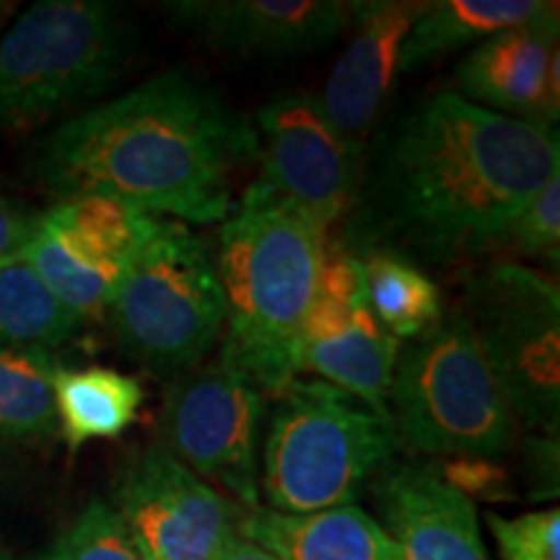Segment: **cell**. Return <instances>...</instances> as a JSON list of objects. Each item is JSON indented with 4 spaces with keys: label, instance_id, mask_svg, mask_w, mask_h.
Masks as SVG:
<instances>
[{
    "label": "cell",
    "instance_id": "obj_30",
    "mask_svg": "<svg viewBox=\"0 0 560 560\" xmlns=\"http://www.w3.org/2000/svg\"><path fill=\"white\" fill-rule=\"evenodd\" d=\"M215 560H278V558H272L268 550L247 540V537L240 535V529H236L234 535L223 542V548Z\"/></svg>",
    "mask_w": 560,
    "mask_h": 560
},
{
    "label": "cell",
    "instance_id": "obj_26",
    "mask_svg": "<svg viewBox=\"0 0 560 560\" xmlns=\"http://www.w3.org/2000/svg\"><path fill=\"white\" fill-rule=\"evenodd\" d=\"M501 560H560V511L542 509L520 516L486 514Z\"/></svg>",
    "mask_w": 560,
    "mask_h": 560
},
{
    "label": "cell",
    "instance_id": "obj_19",
    "mask_svg": "<svg viewBox=\"0 0 560 560\" xmlns=\"http://www.w3.org/2000/svg\"><path fill=\"white\" fill-rule=\"evenodd\" d=\"M52 395L58 429L70 452H79L94 439H117L136 423L143 408L140 382L107 366H58Z\"/></svg>",
    "mask_w": 560,
    "mask_h": 560
},
{
    "label": "cell",
    "instance_id": "obj_7",
    "mask_svg": "<svg viewBox=\"0 0 560 560\" xmlns=\"http://www.w3.org/2000/svg\"><path fill=\"white\" fill-rule=\"evenodd\" d=\"M136 30L104 0H42L0 37V128L50 120L125 73Z\"/></svg>",
    "mask_w": 560,
    "mask_h": 560
},
{
    "label": "cell",
    "instance_id": "obj_20",
    "mask_svg": "<svg viewBox=\"0 0 560 560\" xmlns=\"http://www.w3.org/2000/svg\"><path fill=\"white\" fill-rule=\"evenodd\" d=\"M548 0H436L425 3L405 37L400 75L486 42L511 26L527 24L550 9Z\"/></svg>",
    "mask_w": 560,
    "mask_h": 560
},
{
    "label": "cell",
    "instance_id": "obj_24",
    "mask_svg": "<svg viewBox=\"0 0 560 560\" xmlns=\"http://www.w3.org/2000/svg\"><path fill=\"white\" fill-rule=\"evenodd\" d=\"M45 560H143L107 501L91 499L75 522L62 532Z\"/></svg>",
    "mask_w": 560,
    "mask_h": 560
},
{
    "label": "cell",
    "instance_id": "obj_25",
    "mask_svg": "<svg viewBox=\"0 0 560 560\" xmlns=\"http://www.w3.org/2000/svg\"><path fill=\"white\" fill-rule=\"evenodd\" d=\"M495 249H509L511 255L542 260L558 268L560 260V172L527 200L520 213L503 229Z\"/></svg>",
    "mask_w": 560,
    "mask_h": 560
},
{
    "label": "cell",
    "instance_id": "obj_15",
    "mask_svg": "<svg viewBox=\"0 0 560 560\" xmlns=\"http://www.w3.org/2000/svg\"><path fill=\"white\" fill-rule=\"evenodd\" d=\"M182 30L229 55H310L348 32L353 0H174Z\"/></svg>",
    "mask_w": 560,
    "mask_h": 560
},
{
    "label": "cell",
    "instance_id": "obj_2",
    "mask_svg": "<svg viewBox=\"0 0 560 560\" xmlns=\"http://www.w3.org/2000/svg\"><path fill=\"white\" fill-rule=\"evenodd\" d=\"M257 159L255 125L172 68L62 122L39 145L34 177L60 200L100 195L153 219L221 226L236 174Z\"/></svg>",
    "mask_w": 560,
    "mask_h": 560
},
{
    "label": "cell",
    "instance_id": "obj_17",
    "mask_svg": "<svg viewBox=\"0 0 560 560\" xmlns=\"http://www.w3.org/2000/svg\"><path fill=\"white\" fill-rule=\"evenodd\" d=\"M369 488L376 522L402 560H490L475 503L446 486L431 462H389Z\"/></svg>",
    "mask_w": 560,
    "mask_h": 560
},
{
    "label": "cell",
    "instance_id": "obj_3",
    "mask_svg": "<svg viewBox=\"0 0 560 560\" xmlns=\"http://www.w3.org/2000/svg\"><path fill=\"white\" fill-rule=\"evenodd\" d=\"M327 260V236L262 177L219 231L226 296L221 363L276 397L299 376V342Z\"/></svg>",
    "mask_w": 560,
    "mask_h": 560
},
{
    "label": "cell",
    "instance_id": "obj_32",
    "mask_svg": "<svg viewBox=\"0 0 560 560\" xmlns=\"http://www.w3.org/2000/svg\"><path fill=\"white\" fill-rule=\"evenodd\" d=\"M13 11V3H0V21H3Z\"/></svg>",
    "mask_w": 560,
    "mask_h": 560
},
{
    "label": "cell",
    "instance_id": "obj_5",
    "mask_svg": "<svg viewBox=\"0 0 560 560\" xmlns=\"http://www.w3.org/2000/svg\"><path fill=\"white\" fill-rule=\"evenodd\" d=\"M389 420L402 446L439 459H499L520 439V420L459 310L400 346Z\"/></svg>",
    "mask_w": 560,
    "mask_h": 560
},
{
    "label": "cell",
    "instance_id": "obj_8",
    "mask_svg": "<svg viewBox=\"0 0 560 560\" xmlns=\"http://www.w3.org/2000/svg\"><path fill=\"white\" fill-rule=\"evenodd\" d=\"M465 314L520 425L558 436L560 291L522 262H490L465 278Z\"/></svg>",
    "mask_w": 560,
    "mask_h": 560
},
{
    "label": "cell",
    "instance_id": "obj_22",
    "mask_svg": "<svg viewBox=\"0 0 560 560\" xmlns=\"http://www.w3.org/2000/svg\"><path fill=\"white\" fill-rule=\"evenodd\" d=\"M55 371L52 350L0 348V441L32 444L55 436Z\"/></svg>",
    "mask_w": 560,
    "mask_h": 560
},
{
    "label": "cell",
    "instance_id": "obj_18",
    "mask_svg": "<svg viewBox=\"0 0 560 560\" xmlns=\"http://www.w3.org/2000/svg\"><path fill=\"white\" fill-rule=\"evenodd\" d=\"M236 529L278 560H402L376 516L359 506L314 514L255 509L240 516Z\"/></svg>",
    "mask_w": 560,
    "mask_h": 560
},
{
    "label": "cell",
    "instance_id": "obj_29",
    "mask_svg": "<svg viewBox=\"0 0 560 560\" xmlns=\"http://www.w3.org/2000/svg\"><path fill=\"white\" fill-rule=\"evenodd\" d=\"M39 215L42 213L0 198V268L24 260L26 249L37 234Z\"/></svg>",
    "mask_w": 560,
    "mask_h": 560
},
{
    "label": "cell",
    "instance_id": "obj_13",
    "mask_svg": "<svg viewBox=\"0 0 560 560\" xmlns=\"http://www.w3.org/2000/svg\"><path fill=\"white\" fill-rule=\"evenodd\" d=\"M112 509L143 560H215L240 527L234 503L159 446L125 470Z\"/></svg>",
    "mask_w": 560,
    "mask_h": 560
},
{
    "label": "cell",
    "instance_id": "obj_21",
    "mask_svg": "<svg viewBox=\"0 0 560 560\" xmlns=\"http://www.w3.org/2000/svg\"><path fill=\"white\" fill-rule=\"evenodd\" d=\"M363 299L374 319L397 340H416L444 317L439 285L418 268L387 249L361 252Z\"/></svg>",
    "mask_w": 560,
    "mask_h": 560
},
{
    "label": "cell",
    "instance_id": "obj_1",
    "mask_svg": "<svg viewBox=\"0 0 560 560\" xmlns=\"http://www.w3.org/2000/svg\"><path fill=\"white\" fill-rule=\"evenodd\" d=\"M558 172L556 130L444 91L382 140L359 187L353 226L366 252L450 268L493 252L509 221Z\"/></svg>",
    "mask_w": 560,
    "mask_h": 560
},
{
    "label": "cell",
    "instance_id": "obj_6",
    "mask_svg": "<svg viewBox=\"0 0 560 560\" xmlns=\"http://www.w3.org/2000/svg\"><path fill=\"white\" fill-rule=\"evenodd\" d=\"M104 317L125 353L159 380L200 369L226 327V296L208 244L185 223L156 219Z\"/></svg>",
    "mask_w": 560,
    "mask_h": 560
},
{
    "label": "cell",
    "instance_id": "obj_11",
    "mask_svg": "<svg viewBox=\"0 0 560 560\" xmlns=\"http://www.w3.org/2000/svg\"><path fill=\"white\" fill-rule=\"evenodd\" d=\"M402 342L384 330L363 299L353 252L327 249L299 342V376L314 374L389 418V387Z\"/></svg>",
    "mask_w": 560,
    "mask_h": 560
},
{
    "label": "cell",
    "instance_id": "obj_16",
    "mask_svg": "<svg viewBox=\"0 0 560 560\" xmlns=\"http://www.w3.org/2000/svg\"><path fill=\"white\" fill-rule=\"evenodd\" d=\"M423 9V0H353L348 45L317 100L332 128L361 153L400 75L405 37Z\"/></svg>",
    "mask_w": 560,
    "mask_h": 560
},
{
    "label": "cell",
    "instance_id": "obj_14",
    "mask_svg": "<svg viewBox=\"0 0 560 560\" xmlns=\"http://www.w3.org/2000/svg\"><path fill=\"white\" fill-rule=\"evenodd\" d=\"M560 5L480 42L454 70V94L475 107L556 130L560 115Z\"/></svg>",
    "mask_w": 560,
    "mask_h": 560
},
{
    "label": "cell",
    "instance_id": "obj_23",
    "mask_svg": "<svg viewBox=\"0 0 560 560\" xmlns=\"http://www.w3.org/2000/svg\"><path fill=\"white\" fill-rule=\"evenodd\" d=\"M26 260L0 268V348H58L81 330Z\"/></svg>",
    "mask_w": 560,
    "mask_h": 560
},
{
    "label": "cell",
    "instance_id": "obj_27",
    "mask_svg": "<svg viewBox=\"0 0 560 560\" xmlns=\"http://www.w3.org/2000/svg\"><path fill=\"white\" fill-rule=\"evenodd\" d=\"M433 472L467 501L503 503L514 501L506 467L488 457H441L431 462Z\"/></svg>",
    "mask_w": 560,
    "mask_h": 560
},
{
    "label": "cell",
    "instance_id": "obj_31",
    "mask_svg": "<svg viewBox=\"0 0 560 560\" xmlns=\"http://www.w3.org/2000/svg\"><path fill=\"white\" fill-rule=\"evenodd\" d=\"M0 560H21V558L13 556V552H11L9 548H5L3 542H0Z\"/></svg>",
    "mask_w": 560,
    "mask_h": 560
},
{
    "label": "cell",
    "instance_id": "obj_4",
    "mask_svg": "<svg viewBox=\"0 0 560 560\" xmlns=\"http://www.w3.org/2000/svg\"><path fill=\"white\" fill-rule=\"evenodd\" d=\"M272 400L260 493L278 514L355 506L402 450L389 418L327 382L296 376Z\"/></svg>",
    "mask_w": 560,
    "mask_h": 560
},
{
    "label": "cell",
    "instance_id": "obj_10",
    "mask_svg": "<svg viewBox=\"0 0 560 560\" xmlns=\"http://www.w3.org/2000/svg\"><path fill=\"white\" fill-rule=\"evenodd\" d=\"M156 219L120 200H58L39 215L24 260L47 291L79 319L104 317Z\"/></svg>",
    "mask_w": 560,
    "mask_h": 560
},
{
    "label": "cell",
    "instance_id": "obj_9",
    "mask_svg": "<svg viewBox=\"0 0 560 560\" xmlns=\"http://www.w3.org/2000/svg\"><path fill=\"white\" fill-rule=\"evenodd\" d=\"M268 395L240 371L195 369L170 382L161 431L166 452L247 511L260 509V423Z\"/></svg>",
    "mask_w": 560,
    "mask_h": 560
},
{
    "label": "cell",
    "instance_id": "obj_12",
    "mask_svg": "<svg viewBox=\"0 0 560 560\" xmlns=\"http://www.w3.org/2000/svg\"><path fill=\"white\" fill-rule=\"evenodd\" d=\"M255 132L262 179L330 234L359 198L363 153L332 128L312 94H283L265 104Z\"/></svg>",
    "mask_w": 560,
    "mask_h": 560
},
{
    "label": "cell",
    "instance_id": "obj_28",
    "mask_svg": "<svg viewBox=\"0 0 560 560\" xmlns=\"http://www.w3.org/2000/svg\"><path fill=\"white\" fill-rule=\"evenodd\" d=\"M560 450L558 436L529 433L524 439V478L532 501H550L558 495L560 478Z\"/></svg>",
    "mask_w": 560,
    "mask_h": 560
}]
</instances>
